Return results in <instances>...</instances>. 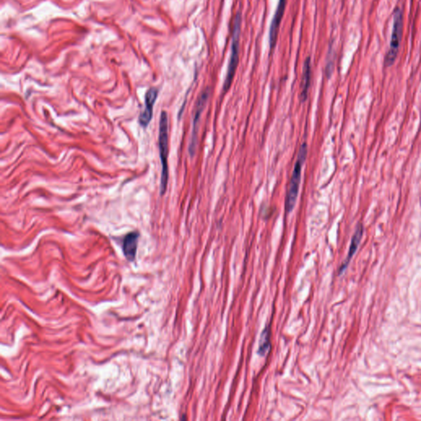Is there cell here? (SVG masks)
I'll return each mask as SVG.
<instances>
[{
  "label": "cell",
  "mask_w": 421,
  "mask_h": 421,
  "mask_svg": "<svg viewBox=\"0 0 421 421\" xmlns=\"http://www.w3.org/2000/svg\"><path fill=\"white\" fill-rule=\"evenodd\" d=\"M159 152L161 158L162 170H161V195L165 194L167 188L168 179H169V170H168V115L165 111H162L160 117L159 123V137H158Z\"/></svg>",
  "instance_id": "6da1fadb"
},
{
  "label": "cell",
  "mask_w": 421,
  "mask_h": 421,
  "mask_svg": "<svg viewBox=\"0 0 421 421\" xmlns=\"http://www.w3.org/2000/svg\"><path fill=\"white\" fill-rule=\"evenodd\" d=\"M307 153H308L307 144H304L300 148L297 161L295 162V168H294L293 173H292V176H291L289 189H288L287 197H286L285 208H286V213L287 214H289L291 212H292L294 207H295V203H296L298 193H299V188H300V180H301L302 167L304 165V161L306 160Z\"/></svg>",
  "instance_id": "7a4b0ae2"
},
{
  "label": "cell",
  "mask_w": 421,
  "mask_h": 421,
  "mask_svg": "<svg viewBox=\"0 0 421 421\" xmlns=\"http://www.w3.org/2000/svg\"><path fill=\"white\" fill-rule=\"evenodd\" d=\"M241 30V15L238 13L235 16L233 27L232 43H231V50H230V61H229L228 69L226 74L225 83H224L223 91L226 92L230 89L232 84L233 79L235 78L237 67L239 64V43H240Z\"/></svg>",
  "instance_id": "3957f363"
},
{
  "label": "cell",
  "mask_w": 421,
  "mask_h": 421,
  "mask_svg": "<svg viewBox=\"0 0 421 421\" xmlns=\"http://www.w3.org/2000/svg\"><path fill=\"white\" fill-rule=\"evenodd\" d=\"M402 30H403V13L400 8H397L394 11L390 47L385 56L384 64L386 67L393 65L397 59V54L399 52L400 44L402 41Z\"/></svg>",
  "instance_id": "277c9868"
},
{
  "label": "cell",
  "mask_w": 421,
  "mask_h": 421,
  "mask_svg": "<svg viewBox=\"0 0 421 421\" xmlns=\"http://www.w3.org/2000/svg\"><path fill=\"white\" fill-rule=\"evenodd\" d=\"M209 95H210L209 89L202 91V93L200 95L198 99V101L196 103L194 116H193V132H192L191 142H190L189 149V153L191 156L195 154L196 147L198 144V124H199L200 117H201L202 111H204L206 103L208 100Z\"/></svg>",
  "instance_id": "5b68a950"
},
{
  "label": "cell",
  "mask_w": 421,
  "mask_h": 421,
  "mask_svg": "<svg viewBox=\"0 0 421 421\" xmlns=\"http://www.w3.org/2000/svg\"><path fill=\"white\" fill-rule=\"evenodd\" d=\"M287 3V0H279V4H278L276 13H275L273 19H272V22H271L269 32V43L271 52H272V50H274V49H275L276 42H277L278 33H279V30H280V22H282L283 16H284Z\"/></svg>",
  "instance_id": "8992f818"
},
{
  "label": "cell",
  "mask_w": 421,
  "mask_h": 421,
  "mask_svg": "<svg viewBox=\"0 0 421 421\" xmlns=\"http://www.w3.org/2000/svg\"><path fill=\"white\" fill-rule=\"evenodd\" d=\"M157 95H158V90L155 87L150 88L146 93L145 109L142 112L138 119L139 124H141V126L144 128L148 127V124H150L152 115H153V107L157 100Z\"/></svg>",
  "instance_id": "52a82bcc"
},
{
  "label": "cell",
  "mask_w": 421,
  "mask_h": 421,
  "mask_svg": "<svg viewBox=\"0 0 421 421\" xmlns=\"http://www.w3.org/2000/svg\"><path fill=\"white\" fill-rule=\"evenodd\" d=\"M138 238L139 233L133 231L125 235L123 241V251H124V256L130 262L134 260L135 257H136Z\"/></svg>",
  "instance_id": "ba28073f"
},
{
  "label": "cell",
  "mask_w": 421,
  "mask_h": 421,
  "mask_svg": "<svg viewBox=\"0 0 421 421\" xmlns=\"http://www.w3.org/2000/svg\"><path fill=\"white\" fill-rule=\"evenodd\" d=\"M363 232H364V229L363 226L359 225L358 227L356 228V232H355L353 238H352V243L349 246V253H348L347 258L345 259V262L341 265V268H340V274L342 273L345 271V268L347 267L349 264V261L352 259V257L354 256L356 254V250L358 249L360 243H361V239H362Z\"/></svg>",
  "instance_id": "9c48e42d"
},
{
  "label": "cell",
  "mask_w": 421,
  "mask_h": 421,
  "mask_svg": "<svg viewBox=\"0 0 421 421\" xmlns=\"http://www.w3.org/2000/svg\"><path fill=\"white\" fill-rule=\"evenodd\" d=\"M311 81V60L310 58L304 62V69H303V78H302V91L300 98L302 101L306 100L308 96V88L310 86Z\"/></svg>",
  "instance_id": "30bf717a"
},
{
  "label": "cell",
  "mask_w": 421,
  "mask_h": 421,
  "mask_svg": "<svg viewBox=\"0 0 421 421\" xmlns=\"http://www.w3.org/2000/svg\"><path fill=\"white\" fill-rule=\"evenodd\" d=\"M269 329L265 328L262 336H261L260 343H259V353L262 356H264L267 353L270 348Z\"/></svg>",
  "instance_id": "8fae6325"
}]
</instances>
